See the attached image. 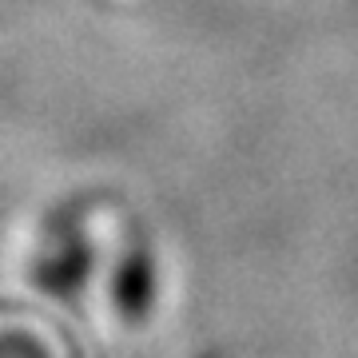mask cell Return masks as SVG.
<instances>
[{
    "label": "cell",
    "mask_w": 358,
    "mask_h": 358,
    "mask_svg": "<svg viewBox=\"0 0 358 358\" xmlns=\"http://www.w3.org/2000/svg\"><path fill=\"white\" fill-rule=\"evenodd\" d=\"M0 358H44V350L28 338H13V343H0Z\"/></svg>",
    "instance_id": "3"
},
{
    "label": "cell",
    "mask_w": 358,
    "mask_h": 358,
    "mask_svg": "<svg viewBox=\"0 0 358 358\" xmlns=\"http://www.w3.org/2000/svg\"><path fill=\"white\" fill-rule=\"evenodd\" d=\"M199 358H223V355H199Z\"/></svg>",
    "instance_id": "4"
},
{
    "label": "cell",
    "mask_w": 358,
    "mask_h": 358,
    "mask_svg": "<svg viewBox=\"0 0 358 358\" xmlns=\"http://www.w3.org/2000/svg\"><path fill=\"white\" fill-rule=\"evenodd\" d=\"M159 291H164V275H159V255H155L152 243L143 239H131L112 263V275H108V299H112V310L124 322H143L159 303Z\"/></svg>",
    "instance_id": "2"
},
{
    "label": "cell",
    "mask_w": 358,
    "mask_h": 358,
    "mask_svg": "<svg viewBox=\"0 0 358 358\" xmlns=\"http://www.w3.org/2000/svg\"><path fill=\"white\" fill-rule=\"evenodd\" d=\"M92 271H96V243L80 227V211L48 215L44 247L36 251L32 267H28L32 287L52 294V299H76L88 287Z\"/></svg>",
    "instance_id": "1"
}]
</instances>
